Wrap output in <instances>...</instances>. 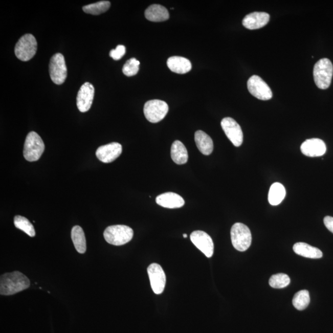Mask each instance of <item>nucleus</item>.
Masks as SVG:
<instances>
[{
  "instance_id": "obj_1",
  "label": "nucleus",
  "mask_w": 333,
  "mask_h": 333,
  "mask_svg": "<svg viewBox=\"0 0 333 333\" xmlns=\"http://www.w3.org/2000/svg\"><path fill=\"white\" fill-rule=\"evenodd\" d=\"M29 279L19 272L7 273L1 276L0 278V294L4 296H10L29 287Z\"/></svg>"
},
{
  "instance_id": "obj_2",
  "label": "nucleus",
  "mask_w": 333,
  "mask_h": 333,
  "mask_svg": "<svg viewBox=\"0 0 333 333\" xmlns=\"http://www.w3.org/2000/svg\"><path fill=\"white\" fill-rule=\"evenodd\" d=\"M133 236V230L123 225L108 227L104 232L105 240L109 244L115 246L127 244L131 241Z\"/></svg>"
},
{
  "instance_id": "obj_3",
  "label": "nucleus",
  "mask_w": 333,
  "mask_h": 333,
  "mask_svg": "<svg viewBox=\"0 0 333 333\" xmlns=\"http://www.w3.org/2000/svg\"><path fill=\"white\" fill-rule=\"evenodd\" d=\"M333 65L329 59L319 60L314 65V78L318 88L326 90L331 85Z\"/></svg>"
},
{
  "instance_id": "obj_4",
  "label": "nucleus",
  "mask_w": 333,
  "mask_h": 333,
  "mask_svg": "<svg viewBox=\"0 0 333 333\" xmlns=\"http://www.w3.org/2000/svg\"><path fill=\"white\" fill-rule=\"evenodd\" d=\"M45 150V144L41 137L35 131L28 135L24 147V157L29 162L37 161L40 158Z\"/></svg>"
},
{
  "instance_id": "obj_5",
  "label": "nucleus",
  "mask_w": 333,
  "mask_h": 333,
  "mask_svg": "<svg viewBox=\"0 0 333 333\" xmlns=\"http://www.w3.org/2000/svg\"><path fill=\"white\" fill-rule=\"evenodd\" d=\"M231 239L233 247L237 251L248 250L252 242L251 232L248 227L241 223H236L231 229Z\"/></svg>"
},
{
  "instance_id": "obj_6",
  "label": "nucleus",
  "mask_w": 333,
  "mask_h": 333,
  "mask_svg": "<svg viewBox=\"0 0 333 333\" xmlns=\"http://www.w3.org/2000/svg\"><path fill=\"white\" fill-rule=\"evenodd\" d=\"M37 50V40L34 35L28 34L20 37L15 47L14 52L20 61H28L35 55Z\"/></svg>"
},
{
  "instance_id": "obj_7",
  "label": "nucleus",
  "mask_w": 333,
  "mask_h": 333,
  "mask_svg": "<svg viewBox=\"0 0 333 333\" xmlns=\"http://www.w3.org/2000/svg\"><path fill=\"white\" fill-rule=\"evenodd\" d=\"M143 110L144 115L149 122L158 123L166 116L169 111V106L164 101L152 100L146 102Z\"/></svg>"
},
{
  "instance_id": "obj_8",
  "label": "nucleus",
  "mask_w": 333,
  "mask_h": 333,
  "mask_svg": "<svg viewBox=\"0 0 333 333\" xmlns=\"http://www.w3.org/2000/svg\"><path fill=\"white\" fill-rule=\"evenodd\" d=\"M49 72L51 79L57 85H61L65 82L68 76L67 66L64 56L56 53L50 59Z\"/></svg>"
},
{
  "instance_id": "obj_9",
  "label": "nucleus",
  "mask_w": 333,
  "mask_h": 333,
  "mask_svg": "<svg viewBox=\"0 0 333 333\" xmlns=\"http://www.w3.org/2000/svg\"><path fill=\"white\" fill-rule=\"evenodd\" d=\"M248 88L250 94L259 100L267 101L272 98L271 88L262 78L253 76L248 81Z\"/></svg>"
},
{
  "instance_id": "obj_10",
  "label": "nucleus",
  "mask_w": 333,
  "mask_h": 333,
  "mask_svg": "<svg viewBox=\"0 0 333 333\" xmlns=\"http://www.w3.org/2000/svg\"><path fill=\"white\" fill-rule=\"evenodd\" d=\"M148 274L153 292L157 295H161L166 283V276L164 270L159 264L152 263L148 267Z\"/></svg>"
},
{
  "instance_id": "obj_11",
  "label": "nucleus",
  "mask_w": 333,
  "mask_h": 333,
  "mask_svg": "<svg viewBox=\"0 0 333 333\" xmlns=\"http://www.w3.org/2000/svg\"><path fill=\"white\" fill-rule=\"evenodd\" d=\"M222 129L233 145L236 147L241 146L243 142V133L240 125L235 120L226 118L221 122Z\"/></svg>"
},
{
  "instance_id": "obj_12",
  "label": "nucleus",
  "mask_w": 333,
  "mask_h": 333,
  "mask_svg": "<svg viewBox=\"0 0 333 333\" xmlns=\"http://www.w3.org/2000/svg\"><path fill=\"white\" fill-rule=\"evenodd\" d=\"M190 239L195 247L207 257L211 258L214 254V245L211 237L203 231H194L191 234Z\"/></svg>"
},
{
  "instance_id": "obj_13",
  "label": "nucleus",
  "mask_w": 333,
  "mask_h": 333,
  "mask_svg": "<svg viewBox=\"0 0 333 333\" xmlns=\"http://www.w3.org/2000/svg\"><path fill=\"white\" fill-rule=\"evenodd\" d=\"M95 95L94 85L86 82L80 87L77 97V106L82 113H86L91 109Z\"/></svg>"
},
{
  "instance_id": "obj_14",
  "label": "nucleus",
  "mask_w": 333,
  "mask_h": 333,
  "mask_svg": "<svg viewBox=\"0 0 333 333\" xmlns=\"http://www.w3.org/2000/svg\"><path fill=\"white\" fill-rule=\"evenodd\" d=\"M122 146L121 144L113 142L99 147L96 155L98 160L104 163H110L115 161L122 154Z\"/></svg>"
},
{
  "instance_id": "obj_15",
  "label": "nucleus",
  "mask_w": 333,
  "mask_h": 333,
  "mask_svg": "<svg viewBox=\"0 0 333 333\" xmlns=\"http://www.w3.org/2000/svg\"><path fill=\"white\" fill-rule=\"evenodd\" d=\"M303 154L308 157H319L325 154L326 146L323 140L312 139L305 140L301 146Z\"/></svg>"
},
{
  "instance_id": "obj_16",
  "label": "nucleus",
  "mask_w": 333,
  "mask_h": 333,
  "mask_svg": "<svg viewBox=\"0 0 333 333\" xmlns=\"http://www.w3.org/2000/svg\"><path fill=\"white\" fill-rule=\"evenodd\" d=\"M270 15L265 12H254L247 15L242 20V25L250 30L259 29L268 25Z\"/></svg>"
},
{
  "instance_id": "obj_17",
  "label": "nucleus",
  "mask_w": 333,
  "mask_h": 333,
  "mask_svg": "<svg viewBox=\"0 0 333 333\" xmlns=\"http://www.w3.org/2000/svg\"><path fill=\"white\" fill-rule=\"evenodd\" d=\"M156 202L158 205L168 209L181 208L185 205L184 198L172 192L159 195Z\"/></svg>"
},
{
  "instance_id": "obj_18",
  "label": "nucleus",
  "mask_w": 333,
  "mask_h": 333,
  "mask_svg": "<svg viewBox=\"0 0 333 333\" xmlns=\"http://www.w3.org/2000/svg\"><path fill=\"white\" fill-rule=\"evenodd\" d=\"M167 64L171 71L180 74L188 73L192 69L190 60L181 56L170 57L167 60Z\"/></svg>"
},
{
  "instance_id": "obj_19",
  "label": "nucleus",
  "mask_w": 333,
  "mask_h": 333,
  "mask_svg": "<svg viewBox=\"0 0 333 333\" xmlns=\"http://www.w3.org/2000/svg\"><path fill=\"white\" fill-rule=\"evenodd\" d=\"M195 143L198 149L204 155L209 156L214 149V143L211 137L205 131L197 130L194 134Z\"/></svg>"
},
{
  "instance_id": "obj_20",
  "label": "nucleus",
  "mask_w": 333,
  "mask_h": 333,
  "mask_svg": "<svg viewBox=\"0 0 333 333\" xmlns=\"http://www.w3.org/2000/svg\"><path fill=\"white\" fill-rule=\"evenodd\" d=\"M147 19L152 22H163L169 19V11L160 5H152L146 9L145 13Z\"/></svg>"
},
{
  "instance_id": "obj_21",
  "label": "nucleus",
  "mask_w": 333,
  "mask_h": 333,
  "mask_svg": "<svg viewBox=\"0 0 333 333\" xmlns=\"http://www.w3.org/2000/svg\"><path fill=\"white\" fill-rule=\"evenodd\" d=\"M293 251L299 256L310 258V259H320L323 257L322 252L319 249L305 242H297L293 246Z\"/></svg>"
},
{
  "instance_id": "obj_22",
  "label": "nucleus",
  "mask_w": 333,
  "mask_h": 333,
  "mask_svg": "<svg viewBox=\"0 0 333 333\" xmlns=\"http://www.w3.org/2000/svg\"><path fill=\"white\" fill-rule=\"evenodd\" d=\"M171 158L174 163L179 165L187 163L188 154L187 148L181 141L176 140L171 147Z\"/></svg>"
},
{
  "instance_id": "obj_23",
  "label": "nucleus",
  "mask_w": 333,
  "mask_h": 333,
  "mask_svg": "<svg viewBox=\"0 0 333 333\" xmlns=\"http://www.w3.org/2000/svg\"><path fill=\"white\" fill-rule=\"evenodd\" d=\"M286 190L280 183H275L270 188L269 202L272 206H278L283 202L286 196Z\"/></svg>"
},
{
  "instance_id": "obj_24",
  "label": "nucleus",
  "mask_w": 333,
  "mask_h": 333,
  "mask_svg": "<svg viewBox=\"0 0 333 333\" xmlns=\"http://www.w3.org/2000/svg\"><path fill=\"white\" fill-rule=\"evenodd\" d=\"M71 238L75 248L80 254L85 253L86 250L85 233L80 226H74L72 229Z\"/></svg>"
},
{
  "instance_id": "obj_25",
  "label": "nucleus",
  "mask_w": 333,
  "mask_h": 333,
  "mask_svg": "<svg viewBox=\"0 0 333 333\" xmlns=\"http://www.w3.org/2000/svg\"><path fill=\"white\" fill-rule=\"evenodd\" d=\"M310 298L307 290H301L295 294L293 299L294 307L298 310H304L310 304Z\"/></svg>"
},
{
  "instance_id": "obj_26",
  "label": "nucleus",
  "mask_w": 333,
  "mask_h": 333,
  "mask_svg": "<svg viewBox=\"0 0 333 333\" xmlns=\"http://www.w3.org/2000/svg\"><path fill=\"white\" fill-rule=\"evenodd\" d=\"M14 224L17 229L23 231L27 235L31 237L35 236L34 227L28 218L20 215L15 216Z\"/></svg>"
},
{
  "instance_id": "obj_27",
  "label": "nucleus",
  "mask_w": 333,
  "mask_h": 333,
  "mask_svg": "<svg viewBox=\"0 0 333 333\" xmlns=\"http://www.w3.org/2000/svg\"><path fill=\"white\" fill-rule=\"evenodd\" d=\"M110 7V3L109 2L101 1L85 6L83 7V11L87 14L99 15L105 13L109 10Z\"/></svg>"
},
{
  "instance_id": "obj_28",
  "label": "nucleus",
  "mask_w": 333,
  "mask_h": 333,
  "mask_svg": "<svg viewBox=\"0 0 333 333\" xmlns=\"http://www.w3.org/2000/svg\"><path fill=\"white\" fill-rule=\"evenodd\" d=\"M291 282L289 276L284 274L272 275L269 280V284L275 289H281L288 286Z\"/></svg>"
},
{
  "instance_id": "obj_29",
  "label": "nucleus",
  "mask_w": 333,
  "mask_h": 333,
  "mask_svg": "<svg viewBox=\"0 0 333 333\" xmlns=\"http://www.w3.org/2000/svg\"><path fill=\"white\" fill-rule=\"evenodd\" d=\"M140 62L136 58L128 59L123 66L122 72L126 76H136L139 73Z\"/></svg>"
},
{
  "instance_id": "obj_30",
  "label": "nucleus",
  "mask_w": 333,
  "mask_h": 333,
  "mask_svg": "<svg viewBox=\"0 0 333 333\" xmlns=\"http://www.w3.org/2000/svg\"><path fill=\"white\" fill-rule=\"evenodd\" d=\"M126 49L124 46H118L115 50L110 51L109 55L114 60L118 61L125 55Z\"/></svg>"
},
{
  "instance_id": "obj_31",
  "label": "nucleus",
  "mask_w": 333,
  "mask_h": 333,
  "mask_svg": "<svg viewBox=\"0 0 333 333\" xmlns=\"http://www.w3.org/2000/svg\"><path fill=\"white\" fill-rule=\"evenodd\" d=\"M324 224L330 232L333 233V217L326 216L324 218Z\"/></svg>"
},
{
  "instance_id": "obj_32",
  "label": "nucleus",
  "mask_w": 333,
  "mask_h": 333,
  "mask_svg": "<svg viewBox=\"0 0 333 333\" xmlns=\"http://www.w3.org/2000/svg\"><path fill=\"white\" fill-rule=\"evenodd\" d=\"M183 236H184V238H187V236H188L187 234H184V235H183Z\"/></svg>"
}]
</instances>
